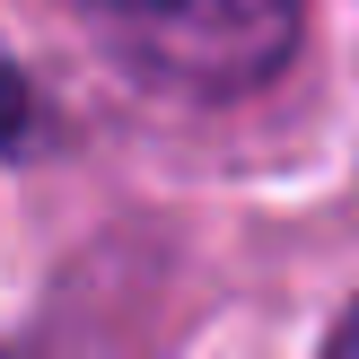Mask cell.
<instances>
[{
	"label": "cell",
	"instance_id": "6da1fadb",
	"mask_svg": "<svg viewBox=\"0 0 359 359\" xmlns=\"http://www.w3.org/2000/svg\"><path fill=\"white\" fill-rule=\"evenodd\" d=\"M114 62L175 97H245L298 53L307 0H70Z\"/></svg>",
	"mask_w": 359,
	"mask_h": 359
},
{
	"label": "cell",
	"instance_id": "7a4b0ae2",
	"mask_svg": "<svg viewBox=\"0 0 359 359\" xmlns=\"http://www.w3.org/2000/svg\"><path fill=\"white\" fill-rule=\"evenodd\" d=\"M325 359H359V307L333 325V342H325Z\"/></svg>",
	"mask_w": 359,
	"mask_h": 359
}]
</instances>
